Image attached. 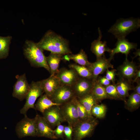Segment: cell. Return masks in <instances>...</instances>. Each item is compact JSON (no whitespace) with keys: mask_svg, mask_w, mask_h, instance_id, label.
Returning <instances> with one entry per match:
<instances>
[{"mask_svg":"<svg viewBox=\"0 0 140 140\" xmlns=\"http://www.w3.org/2000/svg\"><path fill=\"white\" fill-rule=\"evenodd\" d=\"M107 107L104 104L98 103L94 104L92 107L91 113L92 116L97 118L102 119L104 117L106 114Z\"/></svg>","mask_w":140,"mask_h":140,"instance_id":"28","label":"cell"},{"mask_svg":"<svg viewBox=\"0 0 140 140\" xmlns=\"http://www.w3.org/2000/svg\"><path fill=\"white\" fill-rule=\"evenodd\" d=\"M138 70V67L132 61L126 58L123 64L117 68V75L120 78L127 80L131 82Z\"/></svg>","mask_w":140,"mask_h":140,"instance_id":"13","label":"cell"},{"mask_svg":"<svg viewBox=\"0 0 140 140\" xmlns=\"http://www.w3.org/2000/svg\"><path fill=\"white\" fill-rule=\"evenodd\" d=\"M12 38V37L11 36H0V60L5 59L8 56L10 46Z\"/></svg>","mask_w":140,"mask_h":140,"instance_id":"25","label":"cell"},{"mask_svg":"<svg viewBox=\"0 0 140 140\" xmlns=\"http://www.w3.org/2000/svg\"><path fill=\"white\" fill-rule=\"evenodd\" d=\"M58 78L61 85L72 87L79 76L75 71L72 68H62L55 74Z\"/></svg>","mask_w":140,"mask_h":140,"instance_id":"16","label":"cell"},{"mask_svg":"<svg viewBox=\"0 0 140 140\" xmlns=\"http://www.w3.org/2000/svg\"><path fill=\"white\" fill-rule=\"evenodd\" d=\"M96 81L104 87L111 84V82L107 79L105 76H99L97 78Z\"/></svg>","mask_w":140,"mask_h":140,"instance_id":"34","label":"cell"},{"mask_svg":"<svg viewBox=\"0 0 140 140\" xmlns=\"http://www.w3.org/2000/svg\"><path fill=\"white\" fill-rule=\"evenodd\" d=\"M44 93L41 81H32L30 84V89L25 98L26 102L20 110V113L25 116L26 115L29 109L35 110V102L37 99L43 95Z\"/></svg>","mask_w":140,"mask_h":140,"instance_id":"5","label":"cell"},{"mask_svg":"<svg viewBox=\"0 0 140 140\" xmlns=\"http://www.w3.org/2000/svg\"><path fill=\"white\" fill-rule=\"evenodd\" d=\"M73 130L72 125L68 124L67 125L64 126V136L65 140H72Z\"/></svg>","mask_w":140,"mask_h":140,"instance_id":"31","label":"cell"},{"mask_svg":"<svg viewBox=\"0 0 140 140\" xmlns=\"http://www.w3.org/2000/svg\"><path fill=\"white\" fill-rule=\"evenodd\" d=\"M60 106H52L45 110L42 113L43 116L52 128L57 127L65 121Z\"/></svg>","mask_w":140,"mask_h":140,"instance_id":"10","label":"cell"},{"mask_svg":"<svg viewBox=\"0 0 140 140\" xmlns=\"http://www.w3.org/2000/svg\"><path fill=\"white\" fill-rule=\"evenodd\" d=\"M117 39L115 47L111 49L110 53L109 58L111 60L115 54L119 53L125 54L126 58H127L128 55L131 51L134 49H136L137 47V44L130 42L125 38Z\"/></svg>","mask_w":140,"mask_h":140,"instance_id":"15","label":"cell"},{"mask_svg":"<svg viewBox=\"0 0 140 140\" xmlns=\"http://www.w3.org/2000/svg\"><path fill=\"white\" fill-rule=\"evenodd\" d=\"M135 56L132 59L137 56H139L140 57V49L137 50L136 52L135 53Z\"/></svg>","mask_w":140,"mask_h":140,"instance_id":"37","label":"cell"},{"mask_svg":"<svg viewBox=\"0 0 140 140\" xmlns=\"http://www.w3.org/2000/svg\"><path fill=\"white\" fill-rule=\"evenodd\" d=\"M91 93L98 103L105 99H112L107 94L105 87L97 81L94 84Z\"/></svg>","mask_w":140,"mask_h":140,"instance_id":"22","label":"cell"},{"mask_svg":"<svg viewBox=\"0 0 140 140\" xmlns=\"http://www.w3.org/2000/svg\"><path fill=\"white\" fill-rule=\"evenodd\" d=\"M40 81L45 94L50 99L55 90L61 85L56 75Z\"/></svg>","mask_w":140,"mask_h":140,"instance_id":"18","label":"cell"},{"mask_svg":"<svg viewBox=\"0 0 140 140\" xmlns=\"http://www.w3.org/2000/svg\"><path fill=\"white\" fill-rule=\"evenodd\" d=\"M16 78L17 81L13 87L12 96L20 101L25 99L29 92L30 85L27 80L26 74L19 75Z\"/></svg>","mask_w":140,"mask_h":140,"instance_id":"7","label":"cell"},{"mask_svg":"<svg viewBox=\"0 0 140 140\" xmlns=\"http://www.w3.org/2000/svg\"><path fill=\"white\" fill-rule=\"evenodd\" d=\"M98 30L99 34V38L92 42L90 49L92 52L96 56L97 59L104 55L105 52L110 53L111 49L107 46L106 41L103 42L101 41L102 37V34L99 27Z\"/></svg>","mask_w":140,"mask_h":140,"instance_id":"17","label":"cell"},{"mask_svg":"<svg viewBox=\"0 0 140 140\" xmlns=\"http://www.w3.org/2000/svg\"><path fill=\"white\" fill-rule=\"evenodd\" d=\"M62 59V55L51 53L46 57V60L50 70V76L55 75L59 71L60 62Z\"/></svg>","mask_w":140,"mask_h":140,"instance_id":"20","label":"cell"},{"mask_svg":"<svg viewBox=\"0 0 140 140\" xmlns=\"http://www.w3.org/2000/svg\"><path fill=\"white\" fill-rule=\"evenodd\" d=\"M75 96L71 87L61 85L55 90L50 99L54 103L61 105L71 101Z\"/></svg>","mask_w":140,"mask_h":140,"instance_id":"8","label":"cell"},{"mask_svg":"<svg viewBox=\"0 0 140 140\" xmlns=\"http://www.w3.org/2000/svg\"><path fill=\"white\" fill-rule=\"evenodd\" d=\"M106 71L105 77L112 82L113 84H115V76L117 75V70L115 69L109 70L108 69H107Z\"/></svg>","mask_w":140,"mask_h":140,"instance_id":"32","label":"cell"},{"mask_svg":"<svg viewBox=\"0 0 140 140\" xmlns=\"http://www.w3.org/2000/svg\"><path fill=\"white\" fill-rule=\"evenodd\" d=\"M105 87L107 94L112 99L123 101L117 92L116 84H110Z\"/></svg>","mask_w":140,"mask_h":140,"instance_id":"30","label":"cell"},{"mask_svg":"<svg viewBox=\"0 0 140 140\" xmlns=\"http://www.w3.org/2000/svg\"><path fill=\"white\" fill-rule=\"evenodd\" d=\"M55 105H61L53 102L45 94L40 96L34 105L35 110L42 113L46 109Z\"/></svg>","mask_w":140,"mask_h":140,"instance_id":"21","label":"cell"},{"mask_svg":"<svg viewBox=\"0 0 140 140\" xmlns=\"http://www.w3.org/2000/svg\"><path fill=\"white\" fill-rule=\"evenodd\" d=\"M111 60L107 59L105 55L96 59L94 62L92 63L87 67L91 72L93 75L92 81L94 83L97 81L99 74L103 73L107 69L113 68V65L111 64Z\"/></svg>","mask_w":140,"mask_h":140,"instance_id":"9","label":"cell"},{"mask_svg":"<svg viewBox=\"0 0 140 140\" xmlns=\"http://www.w3.org/2000/svg\"><path fill=\"white\" fill-rule=\"evenodd\" d=\"M36 116L37 136L57 139L54 134L53 130L44 117L38 114Z\"/></svg>","mask_w":140,"mask_h":140,"instance_id":"14","label":"cell"},{"mask_svg":"<svg viewBox=\"0 0 140 140\" xmlns=\"http://www.w3.org/2000/svg\"><path fill=\"white\" fill-rule=\"evenodd\" d=\"M140 70L138 69L137 71L135 76L133 79L132 82L133 83L136 82L138 80L140 79Z\"/></svg>","mask_w":140,"mask_h":140,"instance_id":"36","label":"cell"},{"mask_svg":"<svg viewBox=\"0 0 140 140\" xmlns=\"http://www.w3.org/2000/svg\"><path fill=\"white\" fill-rule=\"evenodd\" d=\"M140 27V20L139 18H121L108 30L118 39L125 38L130 32L135 31Z\"/></svg>","mask_w":140,"mask_h":140,"instance_id":"3","label":"cell"},{"mask_svg":"<svg viewBox=\"0 0 140 140\" xmlns=\"http://www.w3.org/2000/svg\"><path fill=\"white\" fill-rule=\"evenodd\" d=\"M78 99L85 108L89 117H91L93 116L91 113L92 108L94 104L99 103L95 99L91 93L82 97Z\"/></svg>","mask_w":140,"mask_h":140,"instance_id":"23","label":"cell"},{"mask_svg":"<svg viewBox=\"0 0 140 140\" xmlns=\"http://www.w3.org/2000/svg\"><path fill=\"white\" fill-rule=\"evenodd\" d=\"M65 121L73 127L80 121L78 114L75 106L72 101L60 106Z\"/></svg>","mask_w":140,"mask_h":140,"instance_id":"11","label":"cell"},{"mask_svg":"<svg viewBox=\"0 0 140 140\" xmlns=\"http://www.w3.org/2000/svg\"><path fill=\"white\" fill-rule=\"evenodd\" d=\"M131 82L127 80L120 78L117 83L116 84L117 92L123 101L125 102L126 97H128L129 94V92L130 90H133L131 84Z\"/></svg>","mask_w":140,"mask_h":140,"instance_id":"19","label":"cell"},{"mask_svg":"<svg viewBox=\"0 0 140 140\" xmlns=\"http://www.w3.org/2000/svg\"><path fill=\"white\" fill-rule=\"evenodd\" d=\"M72 100L75 106L80 121H84L90 117H89L85 108L76 96L74 97Z\"/></svg>","mask_w":140,"mask_h":140,"instance_id":"29","label":"cell"},{"mask_svg":"<svg viewBox=\"0 0 140 140\" xmlns=\"http://www.w3.org/2000/svg\"><path fill=\"white\" fill-rule=\"evenodd\" d=\"M37 116L33 118L28 117L27 115L19 122L15 127L17 135L19 138L27 136H37Z\"/></svg>","mask_w":140,"mask_h":140,"instance_id":"6","label":"cell"},{"mask_svg":"<svg viewBox=\"0 0 140 140\" xmlns=\"http://www.w3.org/2000/svg\"><path fill=\"white\" fill-rule=\"evenodd\" d=\"M128 97L124 102L125 108L131 111L137 109L140 105V95L133 92Z\"/></svg>","mask_w":140,"mask_h":140,"instance_id":"26","label":"cell"},{"mask_svg":"<svg viewBox=\"0 0 140 140\" xmlns=\"http://www.w3.org/2000/svg\"><path fill=\"white\" fill-rule=\"evenodd\" d=\"M97 118L92 116L83 121H80L73 127L72 140H82L91 137L98 123Z\"/></svg>","mask_w":140,"mask_h":140,"instance_id":"4","label":"cell"},{"mask_svg":"<svg viewBox=\"0 0 140 140\" xmlns=\"http://www.w3.org/2000/svg\"><path fill=\"white\" fill-rule=\"evenodd\" d=\"M69 55V59L73 60L76 64L79 65L88 67L91 64L88 60L87 54L82 49L76 54H71Z\"/></svg>","mask_w":140,"mask_h":140,"instance_id":"24","label":"cell"},{"mask_svg":"<svg viewBox=\"0 0 140 140\" xmlns=\"http://www.w3.org/2000/svg\"><path fill=\"white\" fill-rule=\"evenodd\" d=\"M95 83L92 80L79 77L71 87L75 96L79 98L91 93Z\"/></svg>","mask_w":140,"mask_h":140,"instance_id":"12","label":"cell"},{"mask_svg":"<svg viewBox=\"0 0 140 140\" xmlns=\"http://www.w3.org/2000/svg\"><path fill=\"white\" fill-rule=\"evenodd\" d=\"M68 67L74 70L80 77L92 80V73L87 67L76 64H70L68 65Z\"/></svg>","mask_w":140,"mask_h":140,"instance_id":"27","label":"cell"},{"mask_svg":"<svg viewBox=\"0 0 140 140\" xmlns=\"http://www.w3.org/2000/svg\"><path fill=\"white\" fill-rule=\"evenodd\" d=\"M64 126L60 124L58 125L56 128L53 130L54 134L57 139L64 138Z\"/></svg>","mask_w":140,"mask_h":140,"instance_id":"33","label":"cell"},{"mask_svg":"<svg viewBox=\"0 0 140 140\" xmlns=\"http://www.w3.org/2000/svg\"><path fill=\"white\" fill-rule=\"evenodd\" d=\"M23 49L25 57L32 66L43 67L50 73V69L47 62L46 57L44 53L43 50L38 45L37 43L26 40Z\"/></svg>","mask_w":140,"mask_h":140,"instance_id":"2","label":"cell"},{"mask_svg":"<svg viewBox=\"0 0 140 140\" xmlns=\"http://www.w3.org/2000/svg\"><path fill=\"white\" fill-rule=\"evenodd\" d=\"M136 82L137 83V84L135 87L134 88V92L140 95V79H138Z\"/></svg>","mask_w":140,"mask_h":140,"instance_id":"35","label":"cell"},{"mask_svg":"<svg viewBox=\"0 0 140 140\" xmlns=\"http://www.w3.org/2000/svg\"><path fill=\"white\" fill-rule=\"evenodd\" d=\"M37 43L43 50L51 53L62 55L72 54L68 41L51 30L47 31Z\"/></svg>","mask_w":140,"mask_h":140,"instance_id":"1","label":"cell"}]
</instances>
